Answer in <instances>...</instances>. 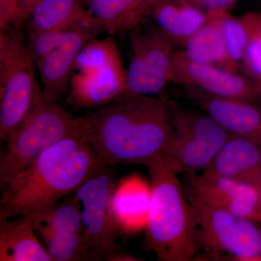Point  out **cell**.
<instances>
[{"label":"cell","mask_w":261,"mask_h":261,"mask_svg":"<svg viewBox=\"0 0 261 261\" xmlns=\"http://www.w3.org/2000/svg\"><path fill=\"white\" fill-rule=\"evenodd\" d=\"M32 216L36 233L42 241L82 233L80 209L73 193Z\"/></svg>","instance_id":"obj_21"},{"label":"cell","mask_w":261,"mask_h":261,"mask_svg":"<svg viewBox=\"0 0 261 261\" xmlns=\"http://www.w3.org/2000/svg\"><path fill=\"white\" fill-rule=\"evenodd\" d=\"M206 13H228L238 0H185Z\"/></svg>","instance_id":"obj_27"},{"label":"cell","mask_w":261,"mask_h":261,"mask_svg":"<svg viewBox=\"0 0 261 261\" xmlns=\"http://www.w3.org/2000/svg\"><path fill=\"white\" fill-rule=\"evenodd\" d=\"M105 166L80 134L65 137L1 186L0 221L49 207Z\"/></svg>","instance_id":"obj_2"},{"label":"cell","mask_w":261,"mask_h":261,"mask_svg":"<svg viewBox=\"0 0 261 261\" xmlns=\"http://www.w3.org/2000/svg\"><path fill=\"white\" fill-rule=\"evenodd\" d=\"M146 167L152 187L144 247L161 261H191L200 252L195 208L178 173L160 156Z\"/></svg>","instance_id":"obj_3"},{"label":"cell","mask_w":261,"mask_h":261,"mask_svg":"<svg viewBox=\"0 0 261 261\" xmlns=\"http://www.w3.org/2000/svg\"><path fill=\"white\" fill-rule=\"evenodd\" d=\"M78 119L81 136L105 166H147L167 143L172 105L159 96L126 94Z\"/></svg>","instance_id":"obj_1"},{"label":"cell","mask_w":261,"mask_h":261,"mask_svg":"<svg viewBox=\"0 0 261 261\" xmlns=\"http://www.w3.org/2000/svg\"><path fill=\"white\" fill-rule=\"evenodd\" d=\"M241 18L247 33V44L241 70L261 97V13H248Z\"/></svg>","instance_id":"obj_23"},{"label":"cell","mask_w":261,"mask_h":261,"mask_svg":"<svg viewBox=\"0 0 261 261\" xmlns=\"http://www.w3.org/2000/svg\"><path fill=\"white\" fill-rule=\"evenodd\" d=\"M87 9L110 35L128 32L150 15L154 0H86Z\"/></svg>","instance_id":"obj_20"},{"label":"cell","mask_w":261,"mask_h":261,"mask_svg":"<svg viewBox=\"0 0 261 261\" xmlns=\"http://www.w3.org/2000/svg\"><path fill=\"white\" fill-rule=\"evenodd\" d=\"M208 13V20L192 36L181 50L191 61L224 68L226 51L222 17L225 13Z\"/></svg>","instance_id":"obj_22"},{"label":"cell","mask_w":261,"mask_h":261,"mask_svg":"<svg viewBox=\"0 0 261 261\" xmlns=\"http://www.w3.org/2000/svg\"><path fill=\"white\" fill-rule=\"evenodd\" d=\"M187 195L204 203L261 224V186L211 173L187 176Z\"/></svg>","instance_id":"obj_11"},{"label":"cell","mask_w":261,"mask_h":261,"mask_svg":"<svg viewBox=\"0 0 261 261\" xmlns=\"http://www.w3.org/2000/svg\"><path fill=\"white\" fill-rule=\"evenodd\" d=\"M152 197L150 181L132 173L117 182L111 200V214L118 234L145 231Z\"/></svg>","instance_id":"obj_15"},{"label":"cell","mask_w":261,"mask_h":261,"mask_svg":"<svg viewBox=\"0 0 261 261\" xmlns=\"http://www.w3.org/2000/svg\"><path fill=\"white\" fill-rule=\"evenodd\" d=\"M70 30L72 29H57L30 34L27 33L29 53L36 64L59 47Z\"/></svg>","instance_id":"obj_25"},{"label":"cell","mask_w":261,"mask_h":261,"mask_svg":"<svg viewBox=\"0 0 261 261\" xmlns=\"http://www.w3.org/2000/svg\"><path fill=\"white\" fill-rule=\"evenodd\" d=\"M188 198L195 211L200 250L206 257L228 255L240 260H261V231L256 223Z\"/></svg>","instance_id":"obj_9"},{"label":"cell","mask_w":261,"mask_h":261,"mask_svg":"<svg viewBox=\"0 0 261 261\" xmlns=\"http://www.w3.org/2000/svg\"><path fill=\"white\" fill-rule=\"evenodd\" d=\"M226 61L224 68L228 71L239 73L247 44V33L241 17L234 18L225 13L222 17Z\"/></svg>","instance_id":"obj_24"},{"label":"cell","mask_w":261,"mask_h":261,"mask_svg":"<svg viewBox=\"0 0 261 261\" xmlns=\"http://www.w3.org/2000/svg\"><path fill=\"white\" fill-rule=\"evenodd\" d=\"M94 20L81 0H37L25 25V32L73 29Z\"/></svg>","instance_id":"obj_19"},{"label":"cell","mask_w":261,"mask_h":261,"mask_svg":"<svg viewBox=\"0 0 261 261\" xmlns=\"http://www.w3.org/2000/svg\"><path fill=\"white\" fill-rule=\"evenodd\" d=\"M155 1H156V0H154V2H155Z\"/></svg>","instance_id":"obj_28"},{"label":"cell","mask_w":261,"mask_h":261,"mask_svg":"<svg viewBox=\"0 0 261 261\" xmlns=\"http://www.w3.org/2000/svg\"><path fill=\"white\" fill-rule=\"evenodd\" d=\"M111 166H105L87 178L73 192L82 221V234L91 260H107L119 250L118 231L111 214V200L116 185Z\"/></svg>","instance_id":"obj_10"},{"label":"cell","mask_w":261,"mask_h":261,"mask_svg":"<svg viewBox=\"0 0 261 261\" xmlns=\"http://www.w3.org/2000/svg\"><path fill=\"white\" fill-rule=\"evenodd\" d=\"M37 0H0V32L28 21Z\"/></svg>","instance_id":"obj_26"},{"label":"cell","mask_w":261,"mask_h":261,"mask_svg":"<svg viewBox=\"0 0 261 261\" xmlns=\"http://www.w3.org/2000/svg\"><path fill=\"white\" fill-rule=\"evenodd\" d=\"M0 221V260L53 261L39 241L32 216Z\"/></svg>","instance_id":"obj_18"},{"label":"cell","mask_w":261,"mask_h":261,"mask_svg":"<svg viewBox=\"0 0 261 261\" xmlns=\"http://www.w3.org/2000/svg\"><path fill=\"white\" fill-rule=\"evenodd\" d=\"M23 25L0 32V138L7 142L34 106L42 89Z\"/></svg>","instance_id":"obj_5"},{"label":"cell","mask_w":261,"mask_h":261,"mask_svg":"<svg viewBox=\"0 0 261 261\" xmlns=\"http://www.w3.org/2000/svg\"><path fill=\"white\" fill-rule=\"evenodd\" d=\"M149 17L174 47L183 48L207 22L209 13L185 0H156Z\"/></svg>","instance_id":"obj_17"},{"label":"cell","mask_w":261,"mask_h":261,"mask_svg":"<svg viewBox=\"0 0 261 261\" xmlns=\"http://www.w3.org/2000/svg\"><path fill=\"white\" fill-rule=\"evenodd\" d=\"M105 32L97 20L72 29L59 47L37 64L42 84V95L58 102L69 87L70 75L79 55L87 43Z\"/></svg>","instance_id":"obj_13"},{"label":"cell","mask_w":261,"mask_h":261,"mask_svg":"<svg viewBox=\"0 0 261 261\" xmlns=\"http://www.w3.org/2000/svg\"><path fill=\"white\" fill-rule=\"evenodd\" d=\"M128 35L126 94L159 96L171 83L174 46L149 16L130 29Z\"/></svg>","instance_id":"obj_8"},{"label":"cell","mask_w":261,"mask_h":261,"mask_svg":"<svg viewBox=\"0 0 261 261\" xmlns=\"http://www.w3.org/2000/svg\"><path fill=\"white\" fill-rule=\"evenodd\" d=\"M171 83L226 99L254 103L260 97L246 75L218 65L191 61L181 49L173 55Z\"/></svg>","instance_id":"obj_12"},{"label":"cell","mask_w":261,"mask_h":261,"mask_svg":"<svg viewBox=\"0 0 261 261\" xmlns=\"http://www.w3.org/2000/svg\"><path fill=\"white\" fill-rule=\"evenodd\" d=\"M185 89L202 111L230 135L247 139L261 147V113L253 103L215 97L189 87Z\"/></svg>","instance_id":"obj_14"},{"label":"cell","mask_w":261,"mask_h":261,"mask_svg":"<svg viewBox=\"0 0 261 261\" xmlns=\"http://www.w3.org/2000/svg\"><path fill=\"white\" fill-rule=\"evenodd\" d=\"M202 172L261 186V147L247 139L231 136Z\"/></svg>","instance_id":"obj_16"},{"label":"cell","mask_w":261,"mask_h":261,"mask_svg":"<svg viewBox=\"0 0 261 261\" xmlns=\"http://www.w3.org/2000/svg\"><path fill=\"white\" fill-rule=\"evenodd\" d=\"M231 136L204 111L172 106L171 133L161 156L175 172L195 174L207 169Z\"/></svg>","instance_id":"obj_7"},{"label":"cell","mask_w":261,"mask_h":261,"mask_svg":"<svg viewBox=\"0 0 261 261\" xmlns=\"http://www.w3.org/2000/svg\"><path fill=\"white\" fill-rule=\"evenodd\" d=\"M68 89L66 103L76 109L100 107L126 95V69L112 38H96L84 46Z\"/></svg>","instance_id":"obj_6"},{"label":"cell","mask_w":261,"mask_h":261,"mask_svg":"<svg viewBox=\"0 0 261 261\" xmlns=\"http://www.w3.org/2000/svg\"><path fill=\"white\" fill-rule=\"evenodd\" d=\"M80 134L78 118L46 101L42 91L20 126L5 142L0 154V185H6L51 145Z\"/></svg>","instance_id":"obj_4"}]
</instances>
